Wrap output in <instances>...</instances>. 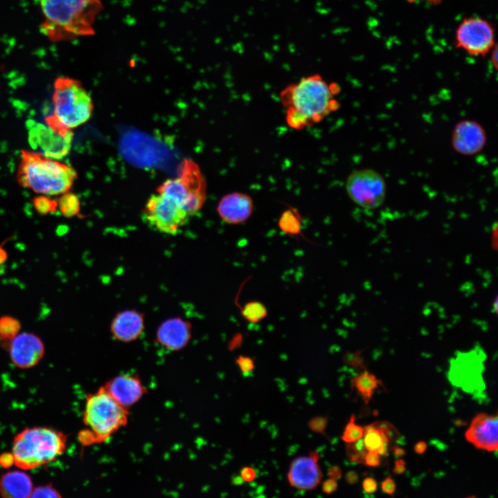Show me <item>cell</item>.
<instances>
[{
	"label": "cell",
	"mask_w": 498,
	"mask_h": 498,
	"mask_svg": "<svg viewBox=\"0 0 498 498\" xmlns=\"http://www.w3.org/2000/svg\"><path fill=\"white\" fill-rule=\"evenodd\" d=\"M14 464V459L10 452H6L0 454V465L1 466L8 468Z\"/></svg>",
	"instance_id": "38"
},
{
	"label": "cell",
	"mask_w": 498,
	"mask_h": 498,
	"mask_svg": "<svg viewBox=\"0 0 498 498\" xmlns=\"http://www.w3.org/2000/svg\"><path fill=\"white\" fill-rule=\"evenodd\" d=\"M77 177L73 167L37 151H21L17 179L21 186L46 196L68 192Z\"/></svg>",
	"instance_id": "3"
},
{
	"label": "cell",
	"mask_w": 498,
	"mask_h": 498,
	"mask_svg": "<svg viewBox=\"0 0 498 498\" xmlns=\"http://www.w3.org/2000/svg\"><path fill=\"white\" fill-rule=\"evenodd\" d=\"M427 449V443L425 441H418L414 446V451L416 454H422Z\"/></svg>",
	"instance_id": "43"
},
{
	"label": "cell",
	"mask_w": 498,
	"mask_h": 498,
	"mask_svg": "<svg viewBox=\"0 0 498 498\" xmlns=\"http://www.w3.org/2000/svg\"><path fill=\"white\" fill-rule=\"evenodd\" d=\"M57 202V208L64 217L71 218L79 214L80 201L76 194L68 191L61 194Z\"/></svg>",
	"instance_id": "22"
},
{
	"label": "cell",
	"mask_w": 498,
	"mask_h": 498,
	"mask_svg": "<svg viewBox=\"0 0 498 498\" xmlns=\"http://www.w3.org/2000/svg\"><path fill=\"white\" fill-rule=\"evenodd\" d=\"M11 362L20 369L36 366L43 358L45 347L39 337L33 333H18L8 344Z\"/></svg>",
	"instance_id": "12"
},
{
	"label": "cell",
	"mask_w": 498,
	"mask_h": 498,
	"mask_svg": "<svg viewBox=\"0 0 498 498\" xmlns=\"http://www.w3.org/2000/svg\"><path fill=\"white\" fill-rule=\"evenodd\" d=\"M28 129L29 144L37 152L57 160L68 154L73 136L71 130L57 131L33 120L28 122Z\"/></svg>",
	"instance_id": "11"
},
{
	"label": "cell",
	"mask_w": 498,
	"mask_h": 498,
	"mask_svg": "<svg viewBox=\"0 0 498 498\" xmlns=\"http://www.w3.org/2000/svg\"><path fill=\"white\" fill-rule=\"evenodd\" d=\"M368 450L366 449L362 438L353 443H347L346 445V454L349 460L351 462L364 464L365 456Z\"/></svg>",
	"instance_id": "25"
},
{
	"label": "cell",
	"mask_w": 498,
	"mask_h": 498,
	"mask_svg": "<svg viewBox=\"0 0 498 498\" xmlns=\"http://www.w3.org/2000/svg\"><path fill=\"white\" fill-rule=\"evenodd\" d=\"M243 481H244L243 480V479L241 478V476H237L232 480V483L234 485H241L243 483Z\"/></svg>",
	"instance_id": "47"
},
{
	"label": "cell",
	"mask_w": 498,
	"mask_h": 498,
	"mask_svg": "<svg viewBox=\"0 0 498 498\" xmlns=\"http://www.w3.org/2000/svg\"><path fill=\"white\" fill-rule=\"evenodd\" d=\"M328 476L333 479H340L342 476L341 468L338 465H332L328 470Z\"/></svg>",
	"instance_id": "40"
},
{
	"label": "cell",
	"mask_w": 498,
	"mask_h": 498,
	"mask_svg": "<svg viewBox=\"0 0 498 498\" xmlns=\"http://www.w3.org/2000/svg\"><path fill=\"white\" fill-rule=\"evenodd\" d=\"M345 363L352 366L358 371L366 370V366L363 360L360 358V353L349 354L344 358Z\"/></svg>",
	"instance_id": "31"
},
{
	"label": "cell",
	"mask_w": 498,
	"mask_h": 498,
	"mask_svg": "<svg viewBox=\"0 0 498 498\" xmlns=\"http://www.w3.org/2000/svg\"><path fill=\"white\" fill-rule=\"evenodd\" d=\"M320 456L317 451H311L308 456L295 458L290 463L288 472L290 485L299 490H310L321 482L322 470L318 465Z\"/></svg>",
	"instance_id": "13"
},
{
	"label": "cell",
	"mask_w": 498,
	"mask_h": 498,
	"mask_svg": "<svg viewBox=\"0 0 498 498\" xmlns=\"http://www.w3.org/2000/svg\"><path fill=\"white\" fill-rule=\"evenodd\" d=\"M21 322L10 315L0 317V341L3 343L9 342L19 333Z\"/></svg>",
	"instance_id": "23"
},
{
	"label": "cell",
	"mask_w": 498,
	"mask_h": 498,
	"mask_svg": "<svg viewBox=\"0 0 498 498\" xmlns=\"http://www.w3.org/2000/svg\"><path fill=\"white\" fill-rule=\"evenodd\" d=\"M364 465L369 467H378L380 465V455L375 452L368 451L365 456Z\"/></svg>",
	"instance_id": "33"
},
{
	"label": "cell",
	"mask_w": 498,
	"mask_h": 498,
	"mask_svg": "<svg viewBox=\"0 0 498 498\" xmlns=\"http://www.w3.org/2000/svg\"><path fill=\"white\" fill-rule=\"evenodd\" d=\"M43 15L40 30L52 42L95 34L94 24L103 6L100 0H37Z\"/></svg>",
	"instance_id": "2"
},
{
	"label": "cell",
	"mask_w": 498,
	"mask_h": 498,
	"mask_svg": "<svg viewBox=\"0 0 498 498\" xmlns=\"http://www.w3.org/2000/svg\"><path fill=\"white\" fill-rule=\"evenodd\" d=\"M59 492L51 483L34 488L30 497H61Z\"/></svg>",
	"instance_id": "29"
},
{
	"label": "cell",
	"mask_w": 498,
	"mask_h": 498,
	"mask_svg": "<svg viewBox=\"0 0 498 498\" xmlns=\"http://www.w3.org/2000/svg\"><path fill=\"white\" fill-rule=\"evenodd\" d=\"M241 478L244 481H252L255 479L256 473L255 470L251 467H244L241 470Z\"/></svg>",
	"instance_id": "37"
},
{
	"label": "cell",
	"mask_w": 498,
	"mask_h": 498,
	"mask_svg": "<svg viewBox=\"0 0 498 498\" xmlns=\"http://www.w3.org/2000/svg\"><path fill=\"white\" fill-rule=\"evenodd\" d=\"M157 192L177 203L192 216L204 204L206 183L199 166L185 159L179 168L178 176L166 180L158 187Z\"/></svg>",
	"instance_id": "7"
},
{
	"label": "cell",
	"mask_w": 498,
	"mask_h": 498,
	"mask_svg": "<svg viewBox=\"0 0 498 498\" xmlns=\"http://www.w3.org/2000/svg\"><path fill=\"white\" fill-rule=\"evenodd\" d=\"M33 488L30 477L22 470L8 471L0 478V495L3 497H30Z\"/></svg>",
	"instance_id": "20"
},
{
	"label": "cell",
	"mask_w": 498,
	"mask_h": 498,
	"mask_svg": "<svg viewBox=\"0 0 498 498\" xmlns=\"http://www.w3.org/2000/svg\"><path fill=\"white\" fill-rule=\"evenodd\" d=\"M53 112L46 117V124L56 130H71L87 122L93 110L91 95L82 83L61 76L55 79L52 96Z\"/></svg>",
	"instance_id": "6"
},
{
	"label": "cell",
	"mask_w": 498,
	"mask_h": 498,
	"mask_svg": "<svg viewBox=\"0 0 498 498\" xmlns=\"http://www.w3.org/2000/svg\"><path fill=\"white\" fill-rule=\"evenodd\" d=\"M8 254L3 247V243L0 245V266L3 265L7 260Z\"/></svg>",
	"instance_id": "45"
},
{
	"label": "cell",
	"mask_w": 498,
	"mask_h": 498,
	"mask_svg": "<svg viewBox=\"0 0 498 498\" xmlns=\"http://www.w3.org/2000/svg\"><path fill=\"white\" fill-rule=\"evenodd\" d=\"M345 480L349 484L356 483L358 480V474L353 470H350L345 475Z\"/></svg>",
	"instance_id": "41"
},
{
	"label": "cell",
	"mask_w": 498,
	"mask_h": 498,
	"mask_svg": "<svg viewBox=\"0 0 498 498\" xmlns=\"http://www.w3.org/2000/svg\"><path fill=\"white\" fill-rule=\"evenodd\" d=\"M352 387H355L362 396L365 404H368L372 398L375 389L381 384L375 375L364 370L351 380Z\"/></svg>",
	"instance_id": "21"
},
{
	"label": "cell",
	"mask_w": 498,
	"mask_h": 498,
	"mask_svg": "<svg viewBox=\"0 0 498 498\" xmlns=\"http://www.w3.org/2000/svg\"><path fill=\"white\" fill-rule=\"evenodd\" d=\"M468 441L477 449L488 452L498 448V419L497 415L479 413L472 420L465 434Z\"/></svg>",
	"instance_id": "15"
},
{
	"label": "cell",
	"mask_w": 498,
	"mask_h": 498,
	"mask_svg": "<svg viewBox=\"0 0 498 498\" xmlns=\"http://www.w3.org/2000/svg\"><path fill=\"white\" fill-rule=\"evenodd\" d=\"M237 363L241 371L243 373L252 371L255 368L253 360L248 356H240L237 359Z\"/></svg>",
	"instance_id": "32"
},
{
	"label": "cell",
	"mask_w": 498,
	"mask_h": 498,
	"mask_svg": "<svg viewBox=\"0 0 498 498\" xmlns=\"http://www.w3.org/2000/svg\"><path fill=\"white\" fill-rule=\"evenodd\" d=\"M363 442L366 449L378 454L382 446L381 432L376 426V422L364 427Z\"/></svg>",
	"instance_id": "24"
},
{
	"label": "cell",
	"mask_w": 498,
	"mask_h": 498,
	"mask_svg": "<svg viewBox=\"0 0 498 498\" xmlns=\"http://www.w3.org/2000/svg\"><path fill=\"white\" fill-rule=\"evenodd\" d=\"M328 423L326 416H315L309 420L308 425L313 432L326 436L325 429Z\"/></svg>",
	"instance_id": "30"
},
{
	"label": "cell",
	"mask_w": 498,
	"mask_h": 498,
	"mask_svg": "<svg viewBox=\"0 0 498 498\" xmlns=\"http://www.w3.org/2000/svg\"><path fill=\"white\" fill-rule=\"evenodd\" d=\"M337 481L331 478L325 480L322 486V491L327 495L334 492L337 490Z\"/></svg>",
	"instance_id": "36"
},
{
	"label": "cell",
	"mask_w": 498,
	"mask_h": 498,
	"mask_svg": "<svg viewBox=\"0 0 498 498\" xmlns=\"http://www.w3.org/2000/svg\"><path fill=\"white\" fill-rule=\"evenodd\" d=\"M103 387L120 405L127 409L147 393L139 376L131 374L116 376L108 380Z\"/></svg>",
	"instance_id": "16"
},
{
	"label": "cell",
	"mask_w": 498,
	"mask_h": 498,
	"mask_svg": "<svg viewBox=\"0 0 498 498\" xmlns=\"http://www.w3.org/2000/svg\"><path fill=\"white\" fill-rule=\"evenodd\" d=\"M346 191L358 206L374 210L379 208L386 197V182L382 176L372 169L352 172L346 181Z\"/></svg>",
	"instance_id": "10"
},
{
	"label": "cell",
	"mask_w": 498,
	"mask_h": 498,
	"mask_svg": "<svg viewBox=\"0 0 498 498\" xmlns=\"http://www.w3.org/2000/svg\"><path fill=\"white\" fill-rule=\"evenodd\" d=\"M66 436L50 427H28L14 438L11 453L14 464L22 470L48 464L65 451Z\"/></svg>",
	"instance_id": "5"
},
{
	"label": "cell",
	"mask_w": 498,
	"mask_h": 498,
	"mask_svg": "<svg viewBox=\"0 0 498 498\" xmlns=\"http://www.w3.org/2000/svg\"><path fill=\"white\" fill-rule=\"evenodd\" d=\"M486 131L474 120L459 122L452 133V147L461 155L472 156L479 153L486 146Z\"/></svg>",
	"instance_id": "14"
},
{
	"label": "cell",
	"mask_w": 498,
	"mask_h": 498,
	"mask_svg": "<svg viewBox=\"0 0 498 498\" xmlns=\"http://www.w3.org/2000/svg\"><path fill=\"white\" fill-rule=\"evenodd\" d=\"M33 205L36 211L41 215L54 212L57 209V200L49 196L40 194L33 199Z\"/></svg>",
	"instance_id": "28"
},
{
	"label": "cell",
	"mask_w": 498,
	"mask_h": 498,
	"mask_svg": "<svg viewBox=\"0 0 498 498\" xmlns=\"http://www.w3.org/2000/svg\"><path fill=\"white\" fill-rule=\"evenodd\" d=\"M454 44L470 56L484 57L497 45L495 26L479 16L464 17L456 28Z\"/></svg>",
	"instance_id": "8"
},
{
	"label": "cell",
	"mask_w": 498,
	"mask_h": 498,
	"mask_svg": "<svg viewBox=\"0 0 498 498\" xmlns=\"http://www.w3.org/2000/svg\"><path fill=\"white\" fill-rule=\"evenodd\" d=\"M143 329V316L135 310L119 313L113 320L111 325L113 336L123 342L136 340L142 334Z\"/></svg>",
	"instance_id": "19"
},
{
	"label": "cell",
	"mask_w": 498,
	"mask_h": 498,
	"mask_svg": "<svg viewBox=\"0 0 498 498\" xmlns=\"http://www.w3.org/2000/svg\"><path fill=\"white\" fill-rule=\"evenodd\" d=\"M242 314L250 322H257L262 320L267 314L266 308L264 304L257 302L246 304L243 307Z\"/></svg>",
	"instance_id": "26"
},
{
	"label": "cell",
	"mask_w": 498,
	"mask_h": 498,
	"mask_svg": "<svg viewBox=\"0 0 498 498\" xmlns=\"http://www.w3.org/2000/svg\"><path fill=\"white\" fill-rule=\"evenodd\" d=\"M190 336L189 323L180 318L165 321L159 326L156 333L159 344L169 351H178L185 347Z\"/></svg>",
	"instance_id": "18"
},
{
	"label": "cell",
	"mask_w": 498,
	"mask_h": 498,
	"mask_svg": "<svg viewBox=\"0 0 498 498\" xmlns=\"http://www.w3.org/2000/svg\"><path fill=\"white\" fill-rule=\"evenodd\" d=\"M406 463L402 459H398L395 461L394 468L393 472L396 474H402L406 470Z\"/></svg>",
	"instance_id": "39"
},
{
	"label": "cell",
	"mask_w": 498,
	"mask_h": 498,
	"mask_svg": "<svg viewBox=\"0 0 498 498\" xmlns=\"http://www.w3.org/2000/svg\"><path fill=\"white\" fill-rule=\"evenodd\" d=\"M254 209L252 199L243 192H232L223 196L217 205V212L225 223L232 225L246 222Z\"/></svg>",
	"instance_id": "17"
},
{
	"label": "cell",
	"mask_w": 498,
	"mask_h": 498,
	"mask_svg": "<svg viewBox=\"0 0 498 498\" xmlns=\"http://www.w3.org/2000/svg\"><path fill=\"white\" fill-rule=\"evenodd\" d=\"M82 417L86 429L80 433L79 439L89 445L106 441L125 426L129 412L102 386L86 396Z\"/></svg>",
	"instance_id": "4"
},
{
	"label": "cell",
	"mask_w": 498,
	"mask_h": 498,
	"mask_svg": "<svg viewBox=\"0 0 498 498\" xmlns=\"http://www.w3.org/2000/svg\"><path fill=\"white\" fill-rule=\"evenodd\" d=\"M362 488L367 493H374L377 490L378 484L374 478L367 477L362 481Z\"/></svg>",
	"instance_id": "35"
},
{
	"label": "cell",
	"mask_w": 498,
	"mask_h": 498,
	"mask_svg": "<svg viewBox=\"0 0 498 498\" xmlns=\"http://www.w3.org/2000/svg\"><path fill=\"white\" fill-rule=\"evenodd\" d=\"M407 1L409 3L422 2V3L430 4L432 6H438L443 1V0H407Z\"/></svg>",
	"instance_id": "44"
},
{
	"label": "cell",
	"mask_w": 498,
	"mask_h": 498,
	"mask_svg": "<svg viewBox=\"0 0 498 498\" xmlns=\"http://www.w3.org/2000/svg\"><path fill=\"white\" fill-rule=\"evenodd\" d=\"M394 454L396 456L400 457L405 454V451L400 447L395 445L393 448Z\"/></svg>",
	"instance_id": "46"
},
{
	"label": "cell",
	"mask_w": 498,
	"mask_h": 498,
	"mask_svg": "<svg viewBox=\"0 0 498 498\" xmlns=\"http://www.w3.org/2000/svg\"><path fill=\"white\" fill-rule=\"evenodd\" d=\"M490 57V62L492 65V66L495 68H497V45L495 46V47L492 49L490 53H489Z\"/></svg>",
	"instance_id": "42"
},
{
	"label": "cell",
	"mask_w": 498,
	"mask_h": 498,
	"mask_svg": "<svg viewBox=\"0 0 498 498\" xmlns=\"http://www.w3.org/2000/svg\"><path fill=\"white\" fill-rule=\"evenodd\" d=\"M396 487V486L394 480L390 477H386L381 483L382 491L391 496H394Z\"/></svg>",
	"instance_id": "34"
},
{
	"label": "cell",
	"mask_w": 498,
	"mask_h": 498,
	"mask_svg": "<svg viewBox=\"0 0 498 498\" xmlns=\"http://www.w3.org/2000/svg\"><path fill=\"white\" fill-rule=\"evenodd\" d=\"M364 427L355 422V416L350 417L342 435V439L346 443H353L363 437Z\"/></svg>",
	"instance_id": "27"
},
{
	"label": "cell",
	"mask_w": 498,
	"mask_h": 498,
	"mask_svg": "<svg viewBox=\"0 0 498 498\" xmlns=\"http://www.w3.org/2000/svg\"><path fill=\"white\" fill-rule=\"evenodd\" d=\"M338 86L317 75L302 77L285 88L280 99L286 121L292 129L301 130L321 122L337 110Z\"/></svg>",
	"instance_id": "1"
},
{
	"label": "cell",
	"mask_w": 498,
	"mask_h": 498,
	"mask_svg": "<svg viewBox=\"0 0 498 498\" xmlns=\"http://www.w3.org/2000/svg\"><path fill=\"white\" fill-rule=\"evenodd\" d=\"M142 212L144 221L151 228L169 235H176L190 216L183 207L160 193L149 197Z\"/></svg>",
	"instance_id": "9"
}]
</instances>
